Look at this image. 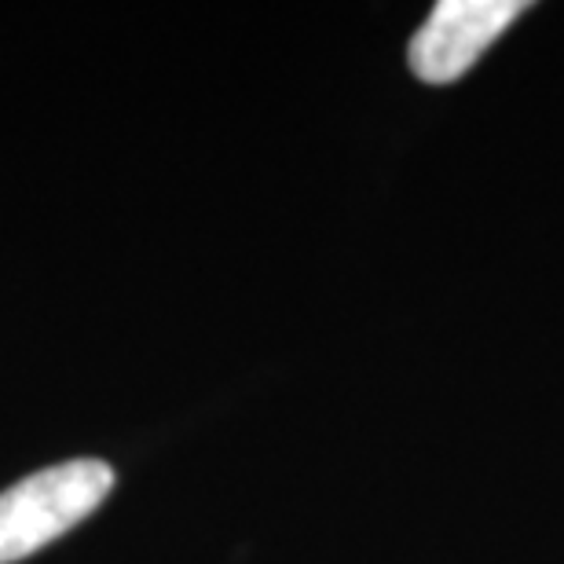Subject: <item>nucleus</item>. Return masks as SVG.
I'll return each mask as SVG.
<instances>
[{
  "label": "nucleus",
  "mask_w": 564,
  "mask_h": 564,
  "mask_svg": "<svg viewBox=\"0 0 564 564\" xmlns=\"http://www.w3.org/2000/svg\"><path fill=\"white\" fill-rule=\"evenodd\" d=\"M115 488V469L99 458H74L22 477L0 491V564L37 554L82 524Z\"/></svg>",
  "instance_id": "nucleus-1"
},
{
  "label": "nucleus",
  "mask_w": 564,
  "mask_h": 564,
  "mask_svg": "<svg viewBox=\"0 0 564 564\" xmlns=\"http://www.w3.org/2000/svg\"><path fill=\"white\" fill-rule=\"evenodd\" d=\"M524 11V0H440L411 37V70L429 85L458 82Z\"/></svg>",
  "instance_id": "nucleus-2"
}]
</instances>
